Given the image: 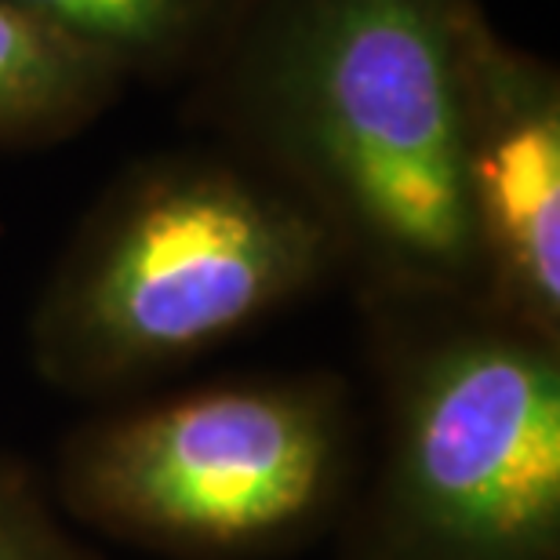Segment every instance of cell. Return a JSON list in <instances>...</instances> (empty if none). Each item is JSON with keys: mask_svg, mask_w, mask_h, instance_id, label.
Returning <instances> with one entry per match:
<instances>
[{"mask_svg": "<svg viewBox=\"0 0 560 560\" xmlns=\"http://www.w3.org/2000/svg\"><path fill=\"white\" fill-rule=\"evenodd\" d=\"M480 0H237L197 109L328 222L364 291L477 299L463 73Z\"/></svg>", "mask_w": 560, "mask_h": 560, "instance_id": "cell-1", "label": "cell"}, {"mask_svg": "<svg viewBox=\"0 0 560 560\" xmlns=\"http://www.w3.org/2000/svg\"><path fill=\"white\" fill-rule=\"evenodd\" d=\"M339 266L328 222L244 156H145L95 200L44 284L33 368L66 394H120L237 339Z\"/></svg>", "mask_w": 560, "mask_h": 560, "instance_id": "cell-2", "label": "cell"}, {"mask_svg": "<svg viewBox=\"0 0 560 560\" xmlns=\"http://www.w3.org/2000/svg\"><path fill=\"white\" fill-rule=\"evenodd\" d=\"M383 447L346 560H560V339L469 295L368 291Z\"/></svg>", "mask_w": 560, "mask_h": 560, "instance_id": "cell-3", "label": "cell"}, {"mask_svg": "<svg viewBox=\"0 0 560 560\" xmlns=\"http://www.w3.org/2000/svg\"><path fill=\"white\" fill-rule=\"evenodd\" d=\"M66 517L175 560H270L342 524L357 416L342 378L259 375L81 425L59 452Z\"/></svg>", "mask_w": 560, "mask_h": 560, "instance_id": "cell-4", "label": "cell"}, {"mask_svg": "<svg viewBox=\"0 0 560 560\" xmlns=\"http://www.w3.org/2000/svg\"><path fill=\"white\" fill-rule=\"evenodd\" d=\"M463 194L477 299L560 339V77L488 15L466 40Z\"/></svg>", "mask_w": 560, "mask_h": 560, "instance_id": "cell-5", "label": "cell"}, {"mask_svg": "<svg viewBox=\"0 0 560 560\" xmlns=\"http://www.w3.org/2000/svg\"><path fill=\"white\" fill-rule=\"evenodd\" d=\"M128 77L0 0V145L30 150L77 136L117 103Z\"/></svg>", "mask_w": 560, "mask_h": 560, "instance_id": "cell-6", "label": "cell"}, {"mask_svg": "<svg viewBox=\"0 0 560 560\" xmlns=\"http://www.w3.org/2000/svg\"><path fill=\"white\" fill-rule=\"evenodd\" d=\"M125 77L197 73L237 0H4Z\"/></svg>", "mask_w": 560, "mask_h": 560, "instance_id": "cell-7", "label": "cell"}, {"mask_svg": "<svg viewBox=\"0 0 560 560\" xmlns=\"http://www.w3.org/2000/svg\"><path fill=\"white\" fill-rule=\"evenodd\" d=\"M59 513L33 466L0 452V560H98Z\"/></svg>", "mask_w": 560, "mask_h": 560, "instance_id": "cell-8", "label": "cell"}]
</instances>
